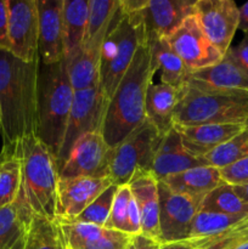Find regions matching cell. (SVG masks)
I'll list each match as a JSON object with an SVG mask.
<instances>
[{
    "label": "cell",
    "mask_w": 248,
    "mask_h": 249,
    "mask_svg": "<svg viewBox=\"0 0 248 249\" xmlns=\"http://www.w3.org/2000/svg\"><path fill=\"white\" fill-rule=\"evenodd\" d=\"M118 4L119 0H89L88 27L84 43L96 36L111 21L112 15L118 7Z\"/></svg>",
    "instance_id": "836d02e7"
},
{
    "label": "cell",
    "mask_w": 248,
    "mask_h": 249,
    "mask_svg": "<svg viewBox=\"0 0 248 249\" xmlns=\"http://www.w3.org/2000/svg\"><path fill=\"white\" fill-rule=\"evenodd\" d=\"M39 16V61L53 65L63 60V0H36Z\"/></svg>",
    "instance_id": "9a60e30c"
},
{
    "label": "cell",
    "mask_w": 248,
    "mask_h": 249,
    "mask_svg": "<svg viewBox=\"0 0 248 249\" xmlns=\"http://www.w3.org/2000/svg\"><path fill=\"white\" fill-rule=\"evenodd\" d=\"M113 184L109 178H77L57 184V219L73 221L105 190Z\"/></svg>",
    "instance_id": "5bb4252c"
},
{
    "label": "cell",
    "mask_w": 248,
    "mask_h": 249,
    "mask_svg": "<svg viewBox=\"0 0 248 249\" xmlns=\"http://www.w3.org/2000/svg\"><path fill=\"white\" fill-rule=\"evenodd\" d=\"M225 249H248V242L238 243V245H235V246H232V247H229Z\"/></svg>",
    "instance_id": "ee69618b"
},
{
    "label": "cell",
    "mask_w": 248,
    "mask_h": 249,
    "mask_svg": "<svg viewBox=\"0 0 248 249\" xmlns=\"http://www.w3.org/2000/svg\"><path fill=\"white\" fill-rule=\"evenodd\" d=\"M220 173L224 182L226 184L232 186L248 184V158L221 168Z\"/></svg>",
    "instance_id": "8d00e7d4"
},
{
    "label": "cell",
    "mask_w": 248,
    "mask_h": 249,
    "mask_svg": "<svg viewBox=\"0 0 248 249\" xmlns=\"http://www.w3.org/2000/svg\"><path fill=\"white\" fill-rule=\"evenodd\" d=\"M74 89L65 61L43 65L39 62L36 84V136L57 158L65 139L72 108Z\"/></svg>",
    "instance_id": "3957f363"
},
{
    "label": "cell",
    "mask_w": 248,
    "mask_h": 249,
    "mask_svg": "<svg viewBox=\"0 0 248 249\" xmlns=\"http://www.w3.org/2000/svg\"><path fill=\"white\" fill-rule=\"evenodd\" d=\"M21 160L22 190L34 215L56 220L58 170L55 156L36 135L16 143Z\"/></svg>",
    "instance_id": "5b68a950"
},
{
    "label": "cell",
    "mask_w": 248,
    "mask_h": 249,
    "mask_svg": "<svg viewBox=\"0 0 248 249\" xmlns=\"http://www.w3.org/2000/svg\"><path fill=\"white\" fill-rule=\"evenodd\" d=\"M118 185L112 184L107 187L89 207L84 209L77 218L74 219V223L89 224V225L101 226L105 228L108 216L111 214L112 204H113L114 197H116Z\"/></svg>",
    "instance_id": "d6a6232c"
},
{
    "label": "cell",
    "mask_w": 248,
    "mask_h": 249,
    "mask_svg": "<svg viewBox=\"0 0 248 249\" xmlns=\"http://www.w3.org/2000/svg\"><path fill=\"white\" fill-rule=\"evenodd\" d=\"M160 182L175 194L185 195L192 198L203 199L215 187L225 184L220 169L213 165H202L165 178Z\"/></svg>",
    "instance_id": "603a6c76"
},
{
    "label": "cell",
    "mask_w": 248,
    "mask_h": 249,
    "mask_svg": "<svg viewBox=\"0 0 248 249\" xmlns=\"http://www.w3.org/2000/svg\"><path fill=\"white\" fill-rule=\"evenodd\" d=\"M108 23L90 40L85 41L79 53L67 65L71 83L74 91H80L100 84V60L102 43L106 36Z\"/></svg>",
    "instance_id": "44dd1931"
},
{
    "label": "cell",
    "mask_w": 248,
    "mask_h": 249,
    "mask_svg": "<svg viewBox=\"0 0 248 249\" xmlns=\"http://www.w3.org/2000/svg\"><path fill=\"white\" fill-rule=\"evenodd\" d=\"M194 4L191 0H148L141 10L147 38H169L194 14Z\"/></svg>",
    "instance_id": "ac0fdd59"
},
{
    "label": "cell",
    "mask_w": 248,
    "mask_h": 249,
    "mask_svg": "<svg viewBox=\"0 0 248 249\" xmlns=\"http://www.w3.org/2000/svg\"><path fill=\"white\" fill-rule=\"evenodd\" d=\"M225 56H228L245 74L248 75V34H246L241 43L231 46Z\"/></svg>",
    "instance_id": "74e56055"
},
{
    "label": "cell",
    "mask_w": 248,
    "mask_h": 249,
    "mask_svg": "<svg viewBox=\"0 0 248 249\" xmlns=\"http://www.w3.org/2000/svg\"><path fill=\"white\" fill-rule=\"evenodd\" d=\"M158 249H196L190 241H180V242L163 243Z\"/></svg>",
    "instance_id": "b9f144b4"
},
{
    "label": "cell",
    "mask_w": 248,
    "mask_h": 249,
    "mask_svg": "<svg viewBox=\"0 0 248 249\" xmlns=\"http://www.w3.org/2000/svg\"><path fill=\"white\" fill-rule=\"evenodd\" d=\"M66 249H124L133 235L89 224L56 219Z\"/></svg>",
    "instance_id": "e0dca14e"
},
{
    "label": "cell",
    "mask_w": 248,
    "mask_h": 249,
    "mask_svg": "<svg viewBox=\"0 0 248 249\" xmlns=\"http://www.w3.org/2000/svg\"><path fill=\"white\" fill-rule=\"evenodd\" d=\"M159 194V237L160 243L189 241L196 214L202 199L170 191L158 181Z\"/></svg>",
    "instance_id": "9c48e42d"
},
{
    "label": "cell",
    "mask_w": 248,
    "mask_h": 249,
    "mask_svg": "<svg viewBox=\"0 0 248 249\" xmlns=\"http://www.w3.org/2000/svg\"><path fill=\"white\" fill-rule=\"evenodd\" d=\"M155 74L150 46L146 43L138 49L107 105L102 135L111 148L122 142L147 119L146 95Z\"/></svg>",
    "instance_id": "7a4b0ae2"
},
{
    "label": "cell",
    "mask_w": 248,
    "mask_h": 249,
    "mask_svg": "<svg viewBox=\"0 0 248 249\" xmlns=\"http://www.w3.org/2000/svg\"><path fill=\"white\" fill-rule=\"evenodd\" d=\"M174 125L248 124V92H206L187 85L173 117Z\"/></svg>",
    "instance_id": "8992f818"
},
{
    "label": "cell",
    "mask_w": 248,
    "mask_h": 249,
    "mask_svg": "<svg viewBox=\"0 0 248 249\" xmlns=\"http://www.w3.org/2000/svg\"><path fill=\"white\" fill-rule=\"evenodd\" d=\"M248 124H202L174 125L181 136L185 150L196 157L204 158L208 153L237 135Z\"/></svg>",
    "instance_id": "d6986e66"
},
{
    "label": "cell",
    "mask_w": 248,
    "mask_h": 249,
    "mask_svg": "<svg viewBox=\"0 0 248 249\" xmlns=\"http://www.w3.org/2000/svg\"><path fill=\"white\" fill-rule=\"evenodd\" d=\"M39 62L27 63L0 50V111L2 146H15L36 135V84Z\"/></svg>",
    "instance_id": "6da1fadb"
},
{
    "label": "cell",
    "mask_w": 248,
    "mask_h": 249,
    "mask_svg": "<svg viewBox=\"0 0 248 249\" xmlns=\"http://www.w3.org/2000/svg\"><path fill=\"white\" fill-rule=\"evenodd\" d=\"M152 56L153 70L160 71V83L177 90H185L187 87V78L190 72L181 58L170 46L168 38L164 36H150L147 38Z\"/></svg>",
    "instance_id": "cb8c5ba5"
},
{
    "label": "cell",
    "mask_w": 248,
    "mask_h": 249,
    "mask_svg": "<svg viewBox=\"0 0 248 249\" xmlns=\"http://www.w3.org/2000/svg\"><path fill=\"white\" fill-rule=\"evenodd\" d=\"M248 158V125L241 133L233 136L204 157L209 165L221 168Z\"/></svg>",
    "instance_id": "1f68e13d"
},
{
    "label": "cell",
    "mask_w": 248,
    "mask_h": 249,
    "mask_svg": "<svg viewBox=\"0 0 248 249\" xmlns=\"http://www.w3.org/2000/svg\"><path fill=\"white\" fill-rule=\"evenodd\" d=\"M9 48V0H0V50Z\"/></svg>",
    "instance_id": "f35d334b"
},
{
    "label": "cell",
    "mask_w": 248,
    "mask_h": 249,
    "mask_svg": "<svg viewBox=\"0 0 248 249\" xmlns=\"http://www.w3.org/2000/svg\"><path fill=\"white\" fill-rule=\"evenodd\" d=\"M32 216L21 186L16 201L0 208V249H24Z\"/></svg>",
    "instance_id": "7402d4cb"
},
{
    "label": "cell",
    "mask_w": 248,
    "mask_h": 249,
    "mask_svg": "<svg viewBox=\"0 0 248 249\" xmlns=\"http://www.w3.org/2000/svg\"><path fill=\"white\" fill-rule=\"evenodd\" d=\"M168 40L190 73L215 65L224 57L207 38L194 14L185 18Z\"/></svg>",
    "instance_id": "4fadbf2b"
},
{
    "label": "cell",
    "mask_w": 248,
    "mask_h": 249,
    "mask_svg": "<svg viewBox=\"0 0 248 249\" xmlns=\"http://www.w3.org/2000/svg\"><path fill=\"white\" fill-rule=\"evenodd\" d=\"M36 0H9V53L27 63L39 60Z\"/></svg>",
    "instance_id": "30bf717a"
},
{
    "label": "cell",
    "mask_w": 248,
    "mask_h": 249,
    "mask_svg": "<svg viewBox=\"0 0 248 249\" xmlns=\"http://www.w3.org/2000/svg\"><path fill=\"white\" fill-rule=\"evenodd\" d=\"M131 198H133V195H131L129 185L118 186L113 204H112L111 214H109L105 228L130 235L129 232V206H130Z\"/></svg>",
    "instance_id": "e575fe53"
},
{
    "label": "cell",
    "mask_w": 248,
    "mask_h": 249,
    "mask_svg": "<svg viewBox=\"0 0 248 249\" xmlns=\"http://www.w3.org/2000/svg\"><path fill=\"white\" fill-rule=\"evenodd\" d=\"M202 165H209L204 158L196 157L185 150V147L179 150L169 151V152H156L151 174L156 178L157 181H162L165 178L172 175L180 174L182 172L192 169Z\"/></svg>",
    "instance_id": "f1b7e54d"
},
{
    "label": "cell",
    "mask_w": 248,
    "mask_h": 249,
    "mask_svg": "<svg viewBox=\"0 0 248 249\" xmlns=\"http://www.w3.org/2000/svg\"><path fill=\"white\" fill-rule=\"evenodd\" d=\"M184 90H177L163 83L151 84L146 95V118L163 136L174 126L173 117Z\"/></svg>",
    "instance_id": "d4e9b609"
},
{
    "label": "cell",
    "mask_w": 248,
    "mask_h": 249,
    "mask_svg": "<svg viewBox=\"0 0 248 249\" xmlns=\"http://www.w3.org/2000/svg\"><path fill=\"white\" fill-rule=\"evenodd\" d=\"M187 85L206 92L245 94L248 92V75L224 56L215 65L190 73Z\"/></svg>",
    "instance_id": "2e32d148"
},
{
    "label": "cell",
    "mask_w": 248,
    "mask_h": 249,
    "mask_svg": "<svg viewBox=\"0 0 248 249\" xmlns=\"http://www.w3.org/2000/svg\"><path fill=\"white\" fill-rule=\"evenodd\" d=\"M233 190H235V192L237 194V196L240 197L242 201L247 202L248 203V184L236 185V186H233Z\"/></svg>",
    "instance_id": "7bdbcfd3"
},
{
    "label": "cell",
    "mask_w": 248,
    "mask_h": 249,
    "mask_svg": "<svg viewBox=\"0 0 248 249\" xmlns=\"http://www.w3.org/2000/svg\"><path fill=\"white\" fill-rule=\"evenodd\" d=\"M89 0H63V61L71 62L79 53L88 27Z\"/></svg>",
    "instance_id": "484cf974"
},
{
    "label": "cell",
    "mask_w": 248,
    "mask_h": 249,
    "mask_svg": "<svg viewBox=\"0 0 248 249\" xmlns=\"http://www.w3.org/2000/svg\"><path fill=\"white\" fill-rule=\"evenodd\" d=\"M109 153L111 147L105 141L102 131L88 134L74 146L58 172V179L109 178Z\"/></svg>",
    "instance_id": "7c38bea8"
},
{
    "label": "cell",
    "mask_w": 248,
    "mask_h": 249,
    "mask_svg": "<svg viewBox=\"0 0 248 249\" xmlns=\"http://www.w3.org/2000/svg\"><path fill=\"white\" fill-rule=\"evenodd\" d=\"M107 105L108 100L105 96L100 84L80 91H74L65 139L56 158L58 172L80 139L88 134L102 131Z\"/></svg>",
    "instance_id": "ba28073f"
},
{
    "label": "cell",
    "mask_w": 248,
    "mask_h": 249,
    "mask_svg": "<svg viewBox=\"0 0 248 249\" xmlns=\"http://www.w3.org/2000/svg\"><path fill=\"white\" fill-rule=\"evenodd\" d=\"M0 130H1V111H0Z\"/></svg>",
    "instance_id": "bcb514c9"
},
{
    "label": "cell",
    "mask_w": 248,
    "mask_h": 249,
    "mask_svg": "<svg viewBox=\"0 0 248 249\" xmlns=\"http://www.w3.org/2000/svg\"><path fill=\"white\" fill-rule=\"evenodd\" d=\"M24 249H66L58 221L33 214Z\"/></svg>",
    "instance_id": "f546056e"
},
{
    "label": "cell",
    "mask_w": 248,
    "mask_h": 249,
    "mask_svg": "<svg viewBox=\"0 0 248 249\" xmlns=\"http://www.w3.org/2000/svg\"><path fill=\"white\" fill-rule=\"evenodd\" d=\"M243 242H248V226L232 229L213 240L196 243L194 246L196 249H225Z\"/></svg>",
    "instance_id": "d590c367"
},
{
    "label": "cell",
    "mask_w": 248,
    "mask_h": 249,
    "mask_svg": "<svg viewBox=\"0 0 248 249\" xmlns=\"http://www.w3.org/2000/svg\"><path fill=\"white\" fill-rule=\"evenodd\" d=\"M147 43L141 11H129L119 4L107 28L100 60V88L111 100L136 51Z\"/></svg>",
    "instance_id": "277c9868"
},
{
    "label": "cell",
    "mask_w": 248,
    "mask_h": 249,
    "mask_svg": "<svg viewBox=\"0 0 248 249\" xmlns=\"http://www.w3.org/2000/svg\"><path fill=\"white\" fill-rule=\"evenodd\" d=\"M243 226H248V216H247V218H246V219H245V220H242V221H241V223H240V224H238V225H237V226H235V228H233V229L243 228Z\"/></svg>",
    "instance_id": "f6af8a7d"
},
{
    "label": "cell",
    "mask_w": 248,
    "mask_h": 249,
    "mask_svg": "<svg viewBox=\"0 0 248 249\" xmlns=\"http://www.w3.org/2000/svg\"><path fill=\"white\" fill-rule=\"evenodd\" d=\"M238 15H240L238 29H241L243 33L248 34V1L245 2L241 7H238Z\"/></svg>",
    "instance_id": "60d3db41"
},
{
    "label": "cell",
    "mask_w": 248,
    "mask_h": 249,
    "mask_svg": "<svg viewBox=\"0 0 248 249\" xmlns=\"http://www.w3.org/2000/svg\"><path fill=\"white\" fill-rule=\"evenodd\" d=\"M199 211L214 212L225 215H248V203L237 196L232 185L225 182L203 197L199 204Z\"/></svg>",
    "instance_id": "4dcf8cb0"
},
{
    "label": "cell",
    "mask_w": 248,
    "mask_h": 249,
    "mask_svg": "<svg viewBox=\"0 0 248 249\" xmlns=\"http://www.w3.org/2000/svg\"><path fill=\"white\" fill-rule=\"evenodd\" d=\"M140 214L141 233L158 241L159 237V194L158 181L151 173L140 172L129 182Z\"/></svg>",
    "instance_id": "ffe728a7"
},
{
    "label": "cell",
    "mask_w": 248,
    "mask_h": 249,
    "mask_svg": "<svg viewBox=\"0 0 248 249\" xmlns=\"http://www.w3.org/2000/svg\"><path fill=\"white\" fill-rule=\"evenodd\" d=\"M194 15L212 44L223 56L238 29V7L232 0H196Z\"/></svg>",
    "instance_id": "8fae6325"
},
{
    "label": "cell",
    "mask_w": 248,
    "mask_h": 249,
    "mask_svg": "<svg viewBox=\"0 0 248 249\" xmlns=\"http://www.w3.org/2000/svg\"><path fill=\"white\" fill-rule=\"evenodd\" d=\"M163 135L148 119L111 148L109 179L118 186L128 185L135 174L151 173L156 152Z\"/></svg>",
    "instance_id": "52a82bcc"
},
{
    "label": "cell",
    "mask_w": 248,
    "mask_h": 249,
    "mask_svg": "<svg viewBox=\"0 0 248 249\" xmlns=\"http://www.w3.org/2000/svg\"><path fill=\"white\" fill-rule=\"evenodd\" d=\"M162 243L159 241L155 240L152 237L143 235V233H139L131 237L130 242L126 245L124 249H158Z\"/></svg>",
    "instance_id": "ab89813d"
},
{
    "label": "cell",
    "mask_w": 248,
    "mask_h": 249,
    "mask_svg": "<svg viewBox=\"0 0 248 249\" xmlns=\"http://www.w3.org/2000/svg\"><path fill=\"white\" fill-rule=\"evenodd\" d=\"M248 215H225L214 212L198 211L192 224L190 242L192 245L213 240L228 231L232 230L235 226Z\"/></svg>",
    "instance_id": "83f0119b"
},
{
    "label": "cell",
    "mask_w": 248,
    "mask_h": 249,
    "mask_svg": "<svg viewBox=\"0 0 248 249\" xmlns=\"http://www.w3.org/2000/svg\"><path fill=\"white\" fill-rule=\"evenodd\" d=\"M21 185V160L16 145L2 146L0 152V208L16 201Z\"/></svg>",
    "instance_id": "4316f807"
}]
</instances>
